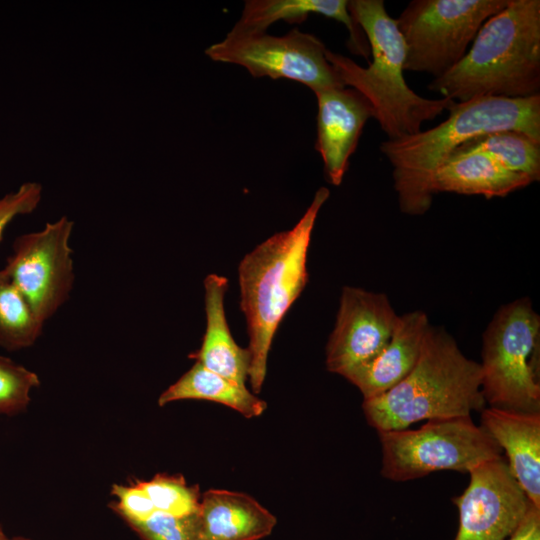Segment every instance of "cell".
<instances>
[{
	"mask_svg": "<svg viewBox=\"0 0 540 540\" xmlns=\"http://www.w3.org/2000/svg\"><path fill=\"white\" fill-rule=\"evenodd\" d=\"M44 323L33 313L30 305L0 270V347L17 351L32 346L42 334Z\"/></svg>",
	"mask_w": 540,
	"mask_h": 540,
	"instance_id": "obj_22",
	"label": "cell"
},
{
	"mask_svg": "<svg viewBox=\"0 0 540 540\" xmlns=\"http://www.w3.org/2000/svg\"><path fill=\"white\" fill-rule=\"evenodd\" d=\"M428 88L455 102L540 94V1L509 0L483 23L462 60Z\"/></svg>",
	"mask_w": 540,
	"mask_h": 540,
	"instance_id": "obj_3",
	"label": "cell"
},
{
	"mask_svg": "<svg viewBox=\"0 0 540 540\" xmlns=\"http://www.w3.org/2000/svg\"><path fill=\"white\" fill-rule=\"evenodd\" d=\"M197 512L175 517L156 511L147 520L129 526L142 540H205Z\"/></svg>",
	"mask_w": 540,
	"mask_h": 540,
	"instance_id": "obj_25",
	"label": "cell"
},
{
	"mask_svg": "<svg viewBox=\"0 0 540 540\" xmlns=\"http://www.w3.org/2000/svg\"><path fill=\"white\" fill-rule=\"evenodd\" d=\"M506 540H540V509L531 503L516 530Z\"/></svg>",
	"mask_w": 540,
	"mask_h": 540,
	"instance_id": "obj_28",
	"label": "cell"
},
{
	"mask_svg": "<svg viewBox=\"0 0 540 540\" xmlns=\"http://www.w3.org/2000/svg\"><path fill=\"white\" fill-rule=\"evenodd\" d=\"M0 540H8V537L6 536L1 525H0Z\"/></svg>",
	"mask_w": 540,
	"mask_h": 540,
	"instance_id": "obj_29",
	"label": "cell"
},
{
	"mask_svg": "<svg viewBox=\"0 0 540 540\" xmlns=\"http://www.w3.org/2000/svg\"><path fill=\"white\" fill-rule=\"evenodd\" d=\"M41 197V184L31 181L0 198V240L9 223L19 215L32 213L38 207Z\"/></svg>",
	"mask_w": 540,
	"mask_h": 540,
	"instance_id": "obj_27",
	"label": "cell"
},
{
	"mask_svg": "<svg viewBox=\"0 0 540 540\" xmlns=\"http://www.w3.org/2000/svg\"><path fill=\"white\" fill-rule=\"evenodd\" d=\"M111 494L116 497L109 506L128 525L142 522L151 517L156 509L149 496L137 480L135 484H113Z\"/></svg>",
	"mask_w": 540,
	"mask_h": 540,
	"instance_id": "obj_26",
	"label": "cell"
},
{
	"mask_svg": "<svg viewBox=\"0 0 540 540\" xmlns=\"http://www.w3.org/2000/svg\"><path fill=\"white\" fill-rule=\"evenodd\" d=\"M310 14L323 15L344 24L350 35L349 49L354 54L368 58L370 48L367 38L351 17L347 0H248L240 19L229 33H264L277 21L301 23Z\"/></svg>",
	"mask_w": 540,
	"mask_h": 540,
	"instance_id": "obj_18",
	"label": "cell"
},
{
	"mask_svg": "<svg viewBox=\"0 0 540 540\" xmlns=\"http://www.w3.org/2000/svg\"><path fill=\"white\" fill-rule=\"evenodd\" d=\"M480 426L505 450L510 472L540 509V412L490 406L481 411Z\"/></svg>",
	"mask_w": 540,
	"mask_h": 540,
	"instance_id": "obj_15",
	"label": "cell"
},
{
	"mask_svg": "<svg viewBox=\"0 0 540 540\" xmlns=\"http://www.w3.org/2000/svg\"><path fill=\"white\" fill-rule=\"evenodd\" d=\"M439 125L395 140L380 150L390 162L400 210L422 215L432 204L435 171L466 141L483 134L517 130L540 142V94L526 98L475 97L454 102Z\"/></svg>",
	"mask_w": 540,
	"mask_h": 540,
	"instance_id": "obj_1",
	"label": "cell"
},
{
	"mask_svg": "<svg viewBox=\"0 0 540 540\" xmlns=\"http://www.w3.org/2000/svg\"><path fill=\"white\" fill-rule=\"evenodd\" d=\"M139 484L158 512L183 517L199 509V488L188 485L181 475L157 474L148 481H139Z\"/></svg>",
	"mask_w": 540,
	"mask_h": 540,
	"instance_id": "obj_23",
	"label": "cell"
},
{
	"mask_svg": "<svg viewBox=\"0 0 540 540\" xmlns=\"http://www.w3.org/2000/svg\"><path fill=\"white\" fill-rule=\"evenodd\" d=\"M384 478L404 482L442 470L469 473L501 448L471 416L428 420L416 430L377 431Z\"/></svg>",
	"mask_w": 540,
	"mask_h": 540,
	"instance_id": "obj_7",
	"label": "cell"
},
{
	"mask_svg": "<svg viewBox=\"0 0 540 540\" xmlns=\"http://www.w3.org/2000/svg\"><path fill=\"white\" fill-rule=\"evenodd\" d=\"M348 10L367 38L372 61L362 67L328 49L326 58L343 85L357 90L369 101L387 140L416 134L424 122L450 109L455 101L421 97L406 83L405 43L383 0H351Z\"/></svg>",
	"mask_w": 540,
	"mask_h": 540,
	"instance_id": "obj_4",
	"label": "cell"
},
{
	"mask_svg": "<svg viewBox=\"0 0 540 540\" xmlns=\"http://www.w3.org/2000/svg\"><path fill=\"white\" fill-rule=\"evenodd\" d=\"M39 384L35 372L0 356V414L12 416L23 412L29 405L32 389Z\"/></svg>",
	"mask_w": 540,
	"mask_h": 540,
	"instance_id": "obj_24",
	"label": "cell"
},
{
	"mask_svg": "<svg viewBox=\"0 0 540 540\" xmlns=\"http://www.w3.org/2000/svg\"><path fill=\"white\" fill-rule=\"evenodd\" d=\"M430 326L422 310L400 315L383 349L368 363L352 370L344 378L359 389L364 399L387 392L415 367Z\"/></svg>",
	"mask_w": 540,
	"mask_h": 540,
	"instance_id": "obj_14",
	"label": "cell"
},
{
	"mask_svg": "<svg viewBox=\"0 0 540 540\" xmlns=\"http://www.w3.org/2000/svg\"><path fill=\"white\" fill-rule=\"evenodd\" d=\"M317 98L316 150L332 185L342 183L363 127L374 118L369 101L357 90L335 87L315 93Z\"/></svg>",
	"mask_w": 540,
	"mask_h": 540,
	"instance_id": "obj_13",
	"label": "cell"
},
{
	"mask_svg": "<svg viewBox=\"0 0 540 540\" xmlns=\"http://www.w3.org/2000/svg\"><path fill=\"white\" fill-rule=\"evenodd\" d=\"M179 400H206L230 407L247 418L264 413L267 404L246 386L214 373L196 362L158 398V405Z\"/></svg>",
	"mask_w": 540,
	"mask_h": 540,
	"instance_id": "obj_20",
	"label": "cell"
},
{
	"mask_svg": "<svg viewBox=\"0 0 540 540\" xmlns=\"http://www.w3.org/2000/svg\"><path fill=\"white\" fill-rule=\"evenodd\" d=\"M8 540H30V539H27L24 537H13V538H8Z\"/></svg>",
	"mask_w": 540,
	"mask_h": 540,
	"instance_id": "obj_30",
	"label": "cell"
},
{
	"mask_svg": "<svg viewBox=\"0 0 540 540\" xmlns=\"http://www.w3.org/2000/svg\"><path fill=\"white\" fill-rule=\"evenodd\" d=\"M476 152L510 171L529 176L533 182L540 179V142L524 132L502 130L479 135L457 147L449 157Z\"/></svg>",
	"mask_w": 540,
	"mask_h": 540,
	"instance_id": "obj_21",
	"label": "cell"
},
{
	"mask_svg": "<svg viewBox=\"0 0 540 540\" xmlns=\"http://www.w3.org/2000/svg\"><path fill=\"white\" fill-rule=\"evenodd\" d=\"M469 474V485L453 498L459 510L455 540H506L531 502L502 456L477 466Z\"/></svg>",
	"mask_w": 540,
	"mask_h": 540,
	"instance_id": "obj_11",
	"label": "cell"
},
{
	"mask_svg": "<svg viewBox=\"0 0 540 540\" xmlns=\"http://www.w3.org/2000/svg\"><path fill=\"white\" fill-rule=\"evenodd\" d=\"M197 514L205 540H259L270 535L277 523L253 497L221 489L201 496Z\"/></svg>",
	"mask_w": 540,
	"mask_h": 540,
	"instance_id": "obj_17",
	"label": "cell"
},
{
	"mask_svg": "<svg viewBox=\"0 0 540 540\" xmlns=\"http://www.w3.org/2000/svg\"><path fill=\"white\" fill-rule=\"evenodd\" d=\"M74 222L62 216L18 236L4 270L43 323L68 300L75 275L70 247Z\"/></svg>",
	"mask_w": 540,
	"mask_h": 540,
	"instance_id": "obj_10",
	"label": "cell"
},
{
	"mask_svg": "<svg viewBox=\"0 0 540 540\" xmlns=\"http://www.w3.org/2000/svg\"><path fill=\"white\" fill-rule=\"evenodd\" d=\"M480 364L466 357L444 329L430 326L412 371L387 392L364 399L362 408L377 431L407 429L427 420L482 411Z\"/></svg>",
	"mask_w": 540,
	"mask_h": 540,
	"instance_id": "obj_5",
	"label": "cell"
},
{
	"mask_svg": "<svg viewBox=\"0 0 540 540\" xmlns=\"http://www.w3.org/2000/svg\"><path fill=\"white\" fill-rule=\"evenodd\" d=\"M509 0H413L396 19L406 56L404 71L444 75L467 53L483 23Z\"/></svg>",
	"mask_w": 540,
	"mask_h": 540,
	"instance_id": "obj_8",
	"label": "cell"
},
{
	"mask_svg": "<svg viewBox=\"0 0 540 540\" xmlns=\"http://www.w3.org/2000/svg\"><path fill=\"white\" fill-rule=\"evenodd\" d=\"M531 183L529 176L510 171L476 152L449 157L435 171L432 189L434 194L452 192L492 198L505 197Z\"/></svg>",
	"mask_w": 540,
	"mask_h": 540,
	"instance_id": "obj_19",
	"label": "cell"
},
{
	"mask_svg": "<svg viewBox=\"0 0 540 540\" xmlns=\"http://www.w3.org/2000/svg\"><path fill=\"white\" fill-rule=\"evenodd\" d=\"M326 51L318 37L294 29L283 36L228 33L205 54L213 61L242 66L253 77L294 80L316 93L345 87L327 60Z\"/></svg>",
	"mask_w": 540,
	"mask_h": 540,
	"instance_id": "obj_9",
	"label": "cell"
},
{
	"mask_svg": "<svg viewBox=\"0 0 540 540\" xmlns=\"http://www.w3.org/2000/svg\"><path fill=\"white\" fill-rule=\"evenodd\" d=\"M330 191L320 187L294 227L276 233L246 254L238 266L240 307L251 355L249 381L261 391L273 337L308 281L307 255L318 213Z\"/></svg>",
	"mask_w": 540,
	"mask_h": 540,
	"instance_id": "obj_2",
	"label": "cell"
},
{
	"mask_svg": "<svg viewBox=\"0 0 540 540\" xmlns=\"http://www.w3.org/2000/svg\"><path fill=\"white\" fill-rule=\"evenodd\" d=\"M540 317L528 298L502 306L483 334L481 390L485 402L540 412L538 351Z\"/></svg>",
	"mask_w": 540,
	"mask_h": 540,
	"instance_id": "obj_6",
	"label": "cell"
},
{
	"mask_svg": "<svg viewBox=\"0 0 540 540\" xmlns=\"http://www.w3.org/2000/svg\"><path fill=\"white\" fill-rule=\"evenodd\" d=\"M398 318L386 294L344 286L326 346L327 370L345 377L368 363L387 344Z\"/></svg>",
	"mask_w": 540,
	"mask_h": 540,
	"instance_id": "obj_12",
	"label": "cell"
},
{
	"mask_svg": "<svg viewBox=\"0 0 540 540\" xmlns=\"http://www.w3.org/2000/svg\"><path fill=\"white\" fill-rule=\"evenodd\" d=\"M227 288L226 277L215 273L205 277L206 329L200 348L190 357L208 370L246 386L251 355L248 348H242L235 342L229 329L224 309Z\"/></svg>",
	"mask_w": 540,
	"mask_h": 540,
	"instance_id": "obj_16",
	"label": "cell"
}]
</instances>
